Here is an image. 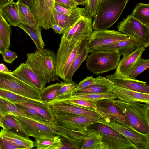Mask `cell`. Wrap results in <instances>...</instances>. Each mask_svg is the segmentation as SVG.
Returning a JSON list of instances; mask_svg holds the SVG:
<instances>
[{
  "instance_id": "36",
  "label": "cell",
  "mask_w": 149,
  "mask_h": 149,
  "mask_svg": "<svg viewBox=\"0 0 149 149\" xmlns=\"http://www.w3.org/2000/svg\"><path fill=\"white\" fill-rule=\"evenodd\" d=\"M19 14L22 23L35 28L39 26L36 23L30 10L29 7L17 1Z\"/></svg>"
},
{
  "instance_id": "47",
  "label": "cell",
  "mask_w": 149,
  "mask_h": 149,
  "mask_svg": "<svg viewBox=\"0 0 149 149\" xmlns=\"http://www.w3.org/2000/svg\"><path fill=\"white\" fill-rule=\"evenodd\" d=\"M0 149H20L9 141L0 136Z\"/></svg>"
},
{
  "instance_id": "35",
  "label": "cell",
  "mask_w": 149,
  "mask_h": 149,
  "mask_svg": "<svg viewBox=\"0 0 149 149\" xmlns=\"http://www.w3.org/2000/svg\"><path fill=\"white\" fill-rule=\"evenodd\" d=\"M0 97L6 99L14 103H32L42 104L46 103L39 100L27 98L10 91L1 89H0Z\"/></svg>"
},
{
  "instance_id": "32",
  "label": "cell",
  "mask_w": 149,
  "mask_h": 149,
  "mask_svg": "<svg viewBox=\"0 0 149 149\" xmlns=\"http://www.w3.org/2000/svg\"><path fill=\"white\" fill-rule=\"evenodd\" d=\"M65 81L55 84L44 88L41 92L39 100L48 104L57 97L59 90L64 84Z\"/></svg>"
},
{
  "instance_id": "6",
  "label": "cell",
  "mask_w": 149,
  "mask_h": 149,
  "mask_svg": "<svg viewBox=\"0 0 149 149\" xmlns=\"http://www.w3.org/2000/svg\"><path fill=\"white\" fill-rule=\"evenodd\" d=\"M120 56L117 52L94 51L86 60V68L96 75L110 71L117 68Z\"/></svg>"
},
{
  "instance_id": "51",
  "label": "cell",
  "mask_w": 149,
  "mask_h": 149,
  "mask_svg": "<svg viewBox=\"0 0 149 149\" xmlns=\"http://www.w3.org/2000/svg\"><path fill=\"white\" fill-rule=\"evenodd\" d=\"M76 3L77 5H86L87 2V0H71Z\"/></svg>"
},
{
  "instance_id": "15",
  "label": "cell",
  "mask_w": 149,
  "mask_h": 149,
  "mask_svg": "<svg viewBox=\"0 0 149 149\" xmlns=\"http://www.w3.org/2000/svg\"><path fill=\"white\" fill-rule=\"evenodd\" d=\"M93 32L92 18L83 16L72 27L65 31L62 37L70 40H88Z\"/></svg>"
},
{
  "instance_id": "39",
  "label": "cell",
  "mask_w": 149,
  "mask_h": 149,
  "mask_svg": "<svg viewBox=\"0 0 149 149\" xmlns=\"http://www.w3.org/2000/svg\"><path fill=\"white\" fill-rule=\"evenodd\" d=\"M70 98L86 99L96 101L104 99H117L115 94L111 91L91 94L73 95Z\"/></svg>"
},
{
  "instance_id": "53",
  "label": "cell",
  "mask_w": 149,
  "mask_h": 149,
  "mask_svg": "<svg viewBox=\"0 0 149 149\" xmlns=\"http://www.w3.org/2000/svg\"><path fill=\"white\" fill-rule=\"evenodd\" d=\"M31 0H18L17 1L21 2L29 6Z\"/></svg>"
},
{
  "instance_id": "44",
  "label": "cell",
  "mask_w": 149,
  "mask_h": 149,
  "mask_svg": "<svg viewBox=\"0 0 149 149\" xmlns=\"http://www.w3.org/2000/svg\"><path fill=\"white\" fill-rule=\"evenodd\" d=\"M100 3L99 0H87L84 8V16L92 18L95 14Z\"/></svg>"
},
{
  "instance_id": "4",
  "label": "cell",
  "mask_w": 149,
  "mask_h": 149,
  "mask_svg": "<svg viewBox=\"0 0 149 149\" xmlns=\"http://www.w3.org/2000/svg\"><path fill=\"white\" fill-rule=\"evenodd\" d=\"M87 131L99 134L106 149H137L126 137L112 128L99 122L87 127Z\"/></svg>"
},
{
  "instance_id": "41",
  "label": "cell",
  "mask_w": 149,
  "mask_h": 149,
  "mask_svg": "<svg viewBox=\"0 0 149 149\" xmlns=\"http://www.w3.org/2000/svg\"><path fill=\"white\" fill-rule=\"evenodd\" d=\"M62 101L68 103L95 110L96 108V101L89 100L70 98Z\"/></svg>"
},
{
  "instance_id": "7",
  "label": "cell",
  "mask_w": 149,
  "mask_h": 149,
  "mask_svg": "<svg viewBox=\"0 0 149 149\" xmlns=\"http://www.w3.org/2000/svg\"><path fill=\"white\" fill-rule=\"evenodd\" d=\"M118 31L133 39L139 45L145 48L149 45V26L138 21L131 15L119 23Z\"/></svg>"
},
{
  "instance_id": "34",
  "label": "cell",
  "mask_w": 149,
  "mask_h": 149,
  "mask_svg": "<svg viewBox=\"0 0 149 149\" xmlns=\"http://www.w3.org/2000/svg\"><path fill=\"white\" fill-rule=\"evenodd\" d=\"M34 143L37 149H60L62 145L60 137L56 135L52 138L35 139Z\"/></svg>"
},
{
  "instance_id": "19",
  "label": "cell",
  "mask_w": 149,
  "mask_h": 149,
  "mask_svg": "<svg viewBox=\"0 0 149 149\" xmlns=\"http://www.w3.org/2000/svg\"><path fill=\"white\" fill-rule=\"evenodd\" d=\"M106 77L116 85L137 92L149 94V86L147 82L124 77L116 71Z\"/></svg>"
},
{
  "instance_id": "40",
  "label": "cell",
  "mask_w": 149,
  "mask_h": 149,
  "mask_svg": "<svg viewBox=\"0 0 149 149\" xmlns=\"http://www.w3.org/2000/svg\"><path fill=\"white\" fill-rule=\"evenodd\" d=\"M149 68V60L141 57L137 61L129 74L128 77L135 79L139 74Z\"/></svg>"
},
{
  "instance_id": "2",
  "label": "cell",
  "mask_w": 149,
  "mask_h": 149,
  "mask_svg": "<svg viewBox=\"0 0 149 149\" xmlns=\"http://www.w3.org/2000/svg\"><path fill=\"white\" fill-rule=\"evenodd\" d=\"M113 101L130 126L141 133L149 134V104L117 99Z\"/></svg>"
},
{
  "instance_id": "24",
  "label": "cell",
  "mask_w": 149,
  "mask_h": 149,
  "mask_svg": "<svg viewBox=\"0 0 149 149\" xmlns=\"http://www.w3.org/2000/svg\"><path fill=\"white\" fill-rule=\"evenodd\" d=\"M113 82L104 77L99 76V79L96 83L83 88L74 91L73 95L87 94L106 93L111 91L109 86Z\"/></svg>"
},
{
  "instance_id": "22",
  "label": "cell",
  "mask_w": 149,
  "mask_h": 149,
  "mask_svg": "<svg viewBox=\"0 0 149 149\" xmlns=\"http://www.w3.org/2000/svg\"><path fill=\"white\" fill-rule=\"evenodd\" d=\"M145 49L143 46L139 45L133 52L123 57L119 61L116 71L124 77L128 75L138 60L141 57Z\"/></svg>"
},
{
  "instance_id": "54",
  "label": "cell",
  "mask_w": 149,
  "mask_h": 149,
  "mask_svg": "<svg viewBox=\"0 0 149 149\" xmlns=\"http://www.w3.org/2000/svg\"><path fill=\"white\" fill-rule=\"evenodd\" d=\"M10 0H0V7L6 4Z\"/></svg>"
},
{
  "instance_id": "43",
  "label": "cell",
  "mask_w": 149,
  "mask_h": 149,
  "mask_svg": "<svg viewBox=\"0 0 149 149\" xmlns=\"http://www.w3.org/2000/svg\"><path fill=\"white\" fill-rule=\"evenodd\" d=\"M15 104L19 109L24 111L28 115L29 118L38 120L47 121L44 117L35 109L20 104Z\"/></svg>"
},
{
  "instance_id": "42",
  "label": "cell",
  "mask_w": 149,
  "mask_h": 149,
  "mask_svg": "<svg viewBox=\"0 0 149 149\" xmlns=\"http://www.w3.org/2000/svg\"><path fill=\"white\" fill-rule=\"evenodd\" d=\"M54 9L58 13L69 15H81L83 16L84 8L77 6L68 9L60 6L55 3Z\"/></svg>"
},
{
  "instance_id": "29",
  "label": "cell",
  "mask_w": 149,
  "mask_h": 149,
  "mask_svg": "<svg viewBox=\"0 0 149 149\" xmlns=\"http://www.w3.org/2000/svg\"><path fill=\"white\" fill-rule=\"evenodd\" d=\"M19 27L23 30L31 37L38 51H41L44 49L45 45L42 37L41 29L40 26L35 28L22 23Z\"/></svg>"
},
{
  "instance_id": "3",
  "label": "cell",
  "mask_w": 149,
  "mask_h": 149,
  "mask_svg": "<svg viewBox=\"0 0 149 149\" xmlns=\"http://www.w3.org/2000/svg\"><path fill=\"white\" fill-rule=\"evenodd\" d=\"M129 0H102L92 23L94 30L108 29L118 19Z\"/></svg>"
},
{
  "instance_id": "49",
  "label": "cell",
  "mask_w": 149,
  "mask_h": 149,
  "mask_svg": "<svg viewBox=\"0 0 149 149\" xmlns=\"http://www.w3.org/2000/svg\"><path fill=\"white\" fill-rule=\"evenodd\" d=\"M51 28L56 33L59 34L63 33L65 31L64 29L62 27L56 24H52Z\"/></svg>"
},
{
  "instance_id": "11",
  "label": "cell",
  "mask_w": 149,
  "mask_h": 149,
  "mask_svg": "<svg viewBox=\"0 0 149 149\" xmlns=\"http://www.w3.org/2000/svg\"><path fill=\"white\" fill-rule=\"evenodd\" d=\"M130 37L126 34L114 30H94L88 40V53L98 47L110 44Z\"/></svg>"
},
{
  "instance_id": "31",
  "label": "cell",
  "mask_w": 149,
  "mask_h": 149,
  "mask_svg": "<svg viewBox=\"0 0 149 149\" xmlns=\"http://www.w3.org/2000/svg\"><path fill=\"white\" fill-rule=\"evenodd\" d=\"M0 108L3 116L11 115L29 118L28 115L15 104L9 100L0 97Z\"/></svg>"
},
{
  "instance_id": "1",
  "label": "cell",
  "mask_w": 149,
  "mask_h": 149,
  "mask_svg": "<svg viewBox=\"0 0 149 149\" xmlns=\"http://www.w3.org/2000/svg\"><path fill=\"white\" fill-rule=\"evenodd\" d=\"M54 52L48 49L28 53L25 63L46 83L59 81L55 67Z\"/></svg>"
},
{
  "instance_id": "13",
  "label": "cell",
  "mask_w": 149,
  "mask_h": 149,
  "mask_svg": "<svg viewBox=\"0 0 149 149\" xmlns=\"http://www.w3.org/2000/svg\"><path fill=\"white\" fill-rule=\"evenodd\" d=\"M38 121L49 127L53 133L59 136L61 139L70 143L76 147L77 149H81L83 140L87 135V131L68 129L58 125L53 122Z\"/></svg>"
},
{
  "instance_id": "5",
  "label": "cell",
  "mask_w": 149,
  "mask_h": 149,
  "mask_svg": "<svg viewBox=\"0 0 149 149\" xmlns=\"http://www.w3.org/2000/svg\"><path fill=\"white\" fill-rule=\"evenodd\" d=\"M81 42L67 40L62 36L55 56L57 74L64 81L79 48Z\"/></svg>"
},
{
  "instance_id": "45",
  "label": "cell",
  "mask_w": 149,
  "mask_h": 149,
  "mask_svg": "<svg viewBox=\"0 0 149 149\" xmlns=\"http://www.w3.org/2000/svg\"><path fill=\"white\" fill-rule=\"evenodd\" d=\"M99 79V76L96 78H94L92 76H87L84 79L77 84V86L73 91L95 84L98 81Z\"/></svg>"
},
{
  "instance_id": "38",
  "label": "cell",
  "mask_w": 149,
  "mask_h": 149,
  "mask_svg": "<svg viewBox=\"0 0 149 149\" xmlns=\"http://www.w3.org/2000/svg\"><path fill=\"white\" fill-rule=\"evenodd\" d=\"M65 81V84L59 90L56 98L52 101L68 99L72 96L73 91L76 88L77 84L73 81Z\"/></svg>"
},
{
  "instance_id": "56",
  "label": "cell",
  "mask_w": 149,
  "mask_h": 149,
  "mask_svg": "<svg viewBox=\"0 0 149 149\" xmlns=\"http://www.w3.org/2000/svg\"><path fill=\"white\" fill-rule=\"evenodd\" d=\"M0 127H2V125L1 122L0 121Z\"/></svg>"
},
{
  "instance_id": "52",
  "label": "cell",
  "mask_w": 149,
  "mask_h": 149,
  "mask_svg": "<svg viewBox=\"0 0 149 149\" xmlns=\"http://www.w3.org/2000/svg\"><path fill=\"white\" fill-rule=\"evenodd\" d=\"M6 49L1 38L0 37V53L1 54L4 52Z\"/></svg>"
},
{
  "instance_id": "33",
  "label": "cell",
  "mask_w": 149,
  "mask_h": 149,
  "mask_svg": "<svg viewBox=\"0 0 149 149\" xmlns=\"http://www.w3.org/2000/svg\"><path fill=\"white\" fill-rule=\"evenodd\" d=\"M131 15L145 25L149 26V3H137Z\"/></svg>"
},
{
  "instance_id": "23",
  "label": "cell",
  "mask_w": 149,
  "mask_h": 149,
  "mask_svg": "<svg viewBox=\"0 0 149 149\" xmlns=\"http://www.w3.org/2000/svg\"><path fill=\"white\" fill-rule=\"evenodd\" d=\"M0 13L3 18L12 26L18 27L22 23L17 3L11 0L0 7Z\"/></svg>"
},
{
  "instance_id": "46",
  "label": "cell",
  "mask_w": 149,
  "mask_h": 149,
  "mask_svg": "<svg viewBox=\"0 0 149 149\" xmlns=\"http://www.w3.org/2000/svg\"><path fill=\"white\" fill-rule=\"evenodd\" d=\"M1 54L3 56L4 61L9 63H12L13 62L17 57L16 53L9 49H6Z\"/></svg>"
},
{
  "instance_id": "17",
  "label": "cell",
  "mask_w": 149,
  "mask_h": 149,
  "mask_svg": "<svg viewBox=\"0 0 149 149\" xmlns=\"http://www.w3.org/2000/svg\"><path fill=\"white\" fill-rule=\"evenodd\" d=\"M10 74L24 83L41 91L46 84L45 81L37 75L25 63H22Z\"/></svg>"
},
{
  "instance_id": "18",
  "label": "cell",
  "mask_w": 149,
  "mask_h": 149,
  "mask_svg": "<svg viewBox=\"0 0 149 149\" xmlns=\"http://www.w3.org/2000/svg\"><path fill=\"white\" fill-rule=\"evenodd\" d=\"M16 117L24 126L29 136L35 139L52 138L56 136L49 127L38 120L25 117Z\"/></svg>"
},
{
  "instance_id": "10",
  "label": "cell",
  "mask_w": 149,
  "mask_h": 149,
  "mask_svg": "<svg viewBox=\"0 0 149 149\" xmlns=\"http://www.w3.org/2000/svg\"><path fill=\"white\" fill-rule=\"evenodd\" d=\"M55 0H31L29 6L37 24L45 30L51 28Z\"/></svg>"
},
{
  "instance_id": "50",
  "label": "cell",
  "mask_w": 149,
  "mask_h": 149,
  "mask_svg": "<svg viewBox=\"0 0 149 149\" xmlns=\"http://www.w3.org/2000/svg\"><path fill=\"white\" fill-rule=\"evenodd\" d=\"M0 72L9 73L11 72L3 64L0 63Z\"/></svg>"
},
{
  "instance_id": "28",
  "label": "cell",
  "mask_w": 149,
  "mask_h": 149,
  "mask_svg": "<svg viewBox=\"0 0 149 149\" xmlns=\"http://www.w3.org/2000/svg\"><path fill=\"white\" fill-rule=\"evenodd\" d=\"M1 122L3 129L8 130L13 128L19 135L29 139V136L25 127L16 116L11 115L5 116L1 119Z\"/></svg>"
},
{
  "instance_id": "55",
  "label": "cell",
  "mask_w": 149,
  "mask_h": 149,
  "mask_svg": "<svg viewBox=\"0 0 149 149\" xmlns=\"http://www.w3.org/2000/svg\"><path fill=\"white\" fill-rule=\"evenodd\" d=\"M3 117L2 113H1L0 108V121L1 122V120Z\"/></svg>"
},
{
  "instance_id": "48",
  "label": "cell",
  "mask_w": 149,
  "mask_h": 149,
  "mask_svg": "<svg viewBox=\"0 0 149 149\" xmlns=\"http://www.w3.org/2000/svg\"><path fill=\"white\" fill-rule=\"evenodd\" d=\"M55 3L61 6L68 9L71 8L78 5L71 0H55Z\"/></svg>"
},
{
  "instance_id": "30",
  "label": "cell",
  "mask_w": 149,
  "mask_h": 149,
  "mask_svg": "<svg viewBox=\"0 0 149 149\" xmlns=\"http://www.w3.org/2000/svg\"><path fill=\"white\" fill-rule=\"evenodd\" d=\"M81 149H106L100 135L98 133L87 131Z\"/></svg>"
},
{
  "instance_id": "27",
  "label": "cell",
  "mask_w": 149,
  "mask_h": 149,
  "mask_svg": "<svg viewBox=\"0 0 149 149\" xmlns=\"http://www.w3.org/2000/svg\"><path fill=\"white\" fill-rule=\"evenodd\" d=\"M83 16L61 14L53 9L51 24H58L62 27L65 31L72 27Z\"/></svg>"
},
{
  "instance_id": "16",
  "label": "cell",
  "mask_w": 149,
  "mask_h": 149,
  "mask_svg": "<svg viewBox=\"0 0 149 149\" xmlns=\"http://www.w3.org/2000/svg\"><path fill=\"white\" fill-rule=\"evenodd\" d=\"M48 104L54 115L72 114L101 118L95 110L68 103L63 101H53Z\"/></svg>"
},
{
  "instance_id": "21",
  "label": "cell",
  "mask_w": 149,
  "mask_h": 149,
  "mask_svg": "<svg viewBox=\"0 0 149 149\" xmlns=\"http://www.w3.org/2000/svg\"><path fill=\"white\" fill-rule=\"evenodd\" d=\"M139 45L133 39H127L98 47L95 50L117 52L120 55L125 56L133 52Z\"/></svg>"
},
{
  "instance_id": "14",
  "label": "cell",
  "mask_w": 149,
  "mask_h": 149,
  "mask_svg": "<svg viewBox=\"0 0 149 149\" xmlns=\"http://www.w3.org/2000/svg\"><path fill=\"white\" fill-rule=\"evenodd\" d=\"M113 100L104 99L96 101L95 110L101 118L130 126L126 118L114 104Z\"/></svg>"
},
{
  "instance_id": "12",
  "label": "cell",
  "mask_w": 149,
  "mask_h": 149,
  "mask_svg": "<svg viewBox=\"0 0 149 149\" xmlns=\"http://www.w3.org/2000/svg\"><path fill=\"white\" fill-rule=\"evenodd\" d=\"M55 124L71 130L87 132V127L100 119L93 117L69 114L54 115Z\"/></svg>"
},
{
  "instance_id": "9",
  "label": "cell",
  "mask_w": 149,
  "mask_h": 149,
  "mask_svg": "<svg viewBox=\"0 0 149 149\" xmlns=\"http://www.w3.org/2000/svg\"><path fill=\"white\" fill-rule=\"evenodd\" d=\"M98 122L103 123L122 134L137 149H149V134L141 133L131 126L108 119L101 118Z\"/></svg>"
},
{
  "instance_id": "20",
  "label": "cell",
  "mask_w": 149,
  "mask_h": 149,
  "mask_svg": "<svg viewBox=\"0 0 149 149\" xmlns=\"http://www.w3.org/2000/svg\"><path fill=\"white\" fill-rule=\"evenodd\" d=\"M109 88L115 94L117 99L126 102H140L149 104V94L127 89L113 83L109 86Z\"/></svg>"
},
{
  "instance_id": "25",
  "label": "cell",
  "mask_w": 149,
  "mask_h": 149,
  "mask_svg": "<svg viewBox=\"0 0 149 149\" xmlns=\"http://www.w3.org/2000/svg\"><path fill=\"white\" fill-rule=\"evenodd\" d=\"M88 40H86L81 42L79 51L65 77L64 81H73L72 77L75 72L87 57L88 54Z\"/></svg>"
},
{
  "instance_id": "8",
  "label": "cell",
  "mask_w": 149,
  "mask_h": 149,
  "mask_svg": "<svg viewBox=\"0 0 149 149\" xmlns=\"http://www.w3.org/2000/svg\"><path fill=\"white\" fill-rule=\"evenodd\" d=\"M0 89L10 91L27 98L39 100L41 92L9 73L1 72H0Z\"/></svg>"
},
{
  "instance_id": "57",
  "label": "cell",
  "mask_w": 149,
  "mask_h": 149,
  "mask_svg": "<svg viewBox=\"0 0 149 149\" xmlns=\"http://www.w3.org/2000/svg\"><path fill=\"white\" fill-rule=\"evenodd\" d=\"M102 0H99L100 3L102 1Z\"/></svg>"
},
{
  "instance_id": "37",
  "label": "cell",
  "mask_w": 149,
  "mask_h": 149,
  "mask_svg": "<svg viewBox=\"0 0 149 149\" xmlns=\"http://www.w3.org/2000/svg\"><path fill=\"white\" fill-rule=\"evenodd\" d=\"M11 33L10 25L0 13V37L7 49H9L10 46Z\"/></svg>"
},
{
  "instance_id": "26",
  "label": "cell",
  "mask_w": 149,
  "mask_h": 149,
  "mask_svg": "<svg viewBox=\"0 0 149 149\" xmlns=\"http://www.w3.org/2000/svg\"><path fill=\"white\" fill-rule=\"evenodd\" d=\"M0 136L19 147L20 149H31L34 147V142L13 132L3 129L0 131Z\"/></svg>"
}]
</instances>
